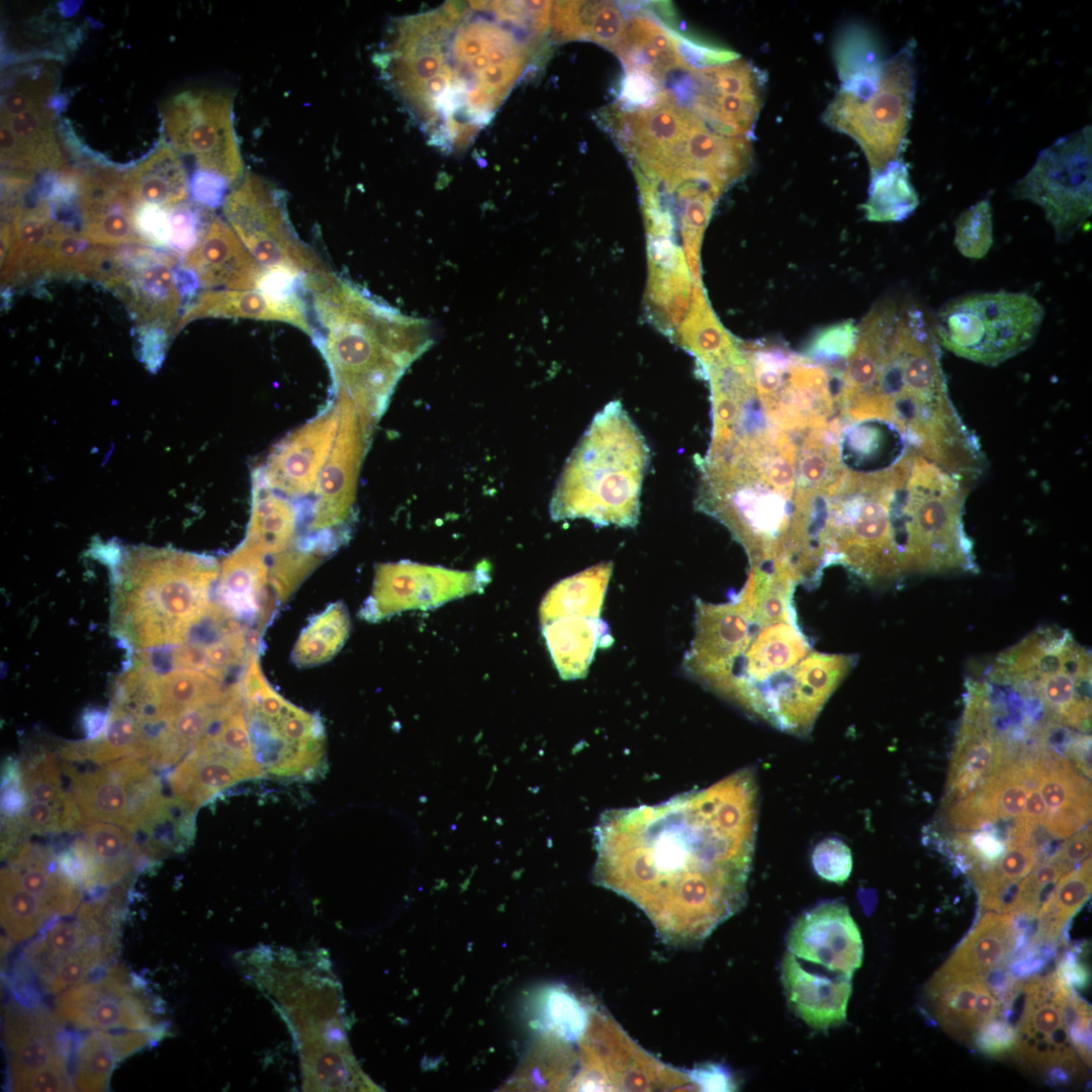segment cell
<instances>
[{"label":"cell","instance_id":"1","mask_svg":"<svg viewBox=\"0 0 1092 1092\" xmlns=\"http://www.w3.org/2000/svg\"><path fill=\"white\" fill-rule=\"evenodd\" d=\"M757 817L751 767L663 803L606 811L594 882L633 902L664 942L698 944L745 904Z\"/></svg>","mask_w":1092,"mask_h":1092},{"label":"cell","instance_id":"2","mask_svg":"<svg viewBox=\"0 0 1092 1092\" xmlns=\"http://www.w3.org/2000/svg\"><path fill=\"white\" fill-rule=\"evenodd\" d=\"M552 2H446L392 20L375 63L427 141L465 149L539 60Z\"/></svg>","mask_w":1092,"mask_h":1092},{"label":"cell","instance_id":"3","mask_svg":"<svg viewBox=\"0 0 1092 1092\" xmlns=\"http://www.w3.org/2000/svg\"><path fill=\"white\" fill-rule=\"evenodd\" d=\"M795 585L751 568L731 601L696 600L695 636L682 668L753 718L804 736L854 658L813 649L797 622Z\"/></svg>","mask_w":1092,"mask_h":1092},{"label":"cell","instance_id":"4","mask_svg":"<svg viewBox=\"0 0 1092 1092\" xmlns=\"http://www.w3.org/2000/svg\"><path fill=\"white\" fill-rule=\"evenodd\" d=\"M859 363L844 401L848 422H880L910 449L966 481L984 456L949 396L939 344L916 303L886 298L858 326Z\"/></svg>","mask_w":1092,"mask_h":1092},{"label":"cell","instance_id":"5","mask_svg":"<svg viewBox=\"0 0 1092 1092\" xmlns=\"http://www.w3.org/2000/svg\"><path fill=\"white\" fill-rule=\"evenodd\" d=\"M303 290L323 328L313 340L329 363L336 393L346 394L375 423L421 351L407 338L406 322L332 272L306 277Z\"/></svg>","mask_w":1092,"mask_h":1092},{"label":"cell","instance_id":"6","mask_svg":"<svg viewBox=\"0 0 1092 1092\" xmlns=\"http://www.w3.org/2000/svg\"><path fill=\"white\" fill-rule=\"evenodd\" d=\"M650 449L618 400L606 404L568 457L550 503L555 521L635 527Z\"/></svg>","mask_w":1092,"mask_h":1092},{"label":"cell","instance_id":"7","mask_svg":"<svg viewBox=\"0 0 1092 1092\" xmlns=\"http://www.w3.org/2000/svg\"><path fill=\"white\" fill-rule=\"evenodd\" d=\"M217 575L209 557L144 546L127 550L117 568L113 630L136 648L182 643L204 616Z\"/></svg>","mask_w":1092,"mask_h":1092},{"label":"cell","instance_id":"8","mask_svg":"<svg viewBox=\"0 0 1092 1092\" xmlns=\"http://www.w3.org/2000/svg\"><path fill=\"white\" fill-rule=\"evenodd\" d=\"M868 472L845 469L824 495L819 547L824 566L839 563L869 583L889 582L904 572L903 461Z\"/></svg>","mask_w":1092,"mask_h":1092},{"label":"cell","instance_id":"9","mask_svg":"<svg viewBox=\"0 0 1092 1092\" xmlns=\"http://www.w3.org/2000/svg\"><path fill=\"white\" fill-rule=\"evenodd\" d=\"M988 678L1035 697L1045 716L1088 733L1091 655L1057 626L1033 630L993 662Z\"/></svg>","mask_w":1092,"mask_h":1092},{"label":"cell","instance_id":"10","mask_svg":"<svg viewBox=\"0 0 1092 1092\" xmlns=\"http://www.w3.org/2000/svg\"><path fill=\"white\" fill-rule=\"evenodd\" d=\"M1044 317L1043 306L1025 292H979L950 299L933 322L944 349L969 361L998 365L1034 342Z\"/></svg>","mask_w":1092,"mask_h":1092},{"label":"cell","instance_id":"11","mask_svg":"<svg viewBox=\"0 0 1092 1092\" xmlns=\"http://www.w3.org/2000/svg\"><path fill=\"white\" fill-rule=\"evenodd\" d=\"M244 714L256 759L264 772L310 778L324 763L326 735L316 714L280 696L262 672L253 651L241 680Z\"/></svg>","mask_w":1092,"mask_h":1092},{"label":"cell","instance_id":"12","mask_svg":"<svg viewBox=\"0 0 1092 1092\" xmlns=\"http://www.w3.org/2000/svg\"><path fill=\"white\" fill-rule=\"evenodd\" d=\"M915 41L884 60L876 90L866 98L839 91L822 118L863 151L871 175L899 159L909 129L916 87Z\"/></svg>","mask_w":1092,"mask_h":1092},{"label":"cell","instance_id":"13","mask_svg":"<svg viewBox=\"0 0 1092 1092\" xmlns=\"http://www.w3.org/2000/svg\"><path fill=\"white\" fill-rule=\"evenodd\" d=\"M121 891L83 903L72 920L52 923L26 947L39 986L59 995L107 967L118 952Z\"/></svg>","mask_w":1092,"mask_h":1092},{"label":"cell","instance_id":"14","mask_svg":"<svg viewBox=\"0 0 1092 1092\" xmlns=\"http://www.w3.org/2000/svg\"><path fill=\"white\" fill-rule=\"evenodd\" d=\"M1011 193L1043 210L1058 242L1070 240L1092 212V127L1086 125L1042 150Z\"/></svg>","mask_w":1092,"mask_h":1092},{"label":"cell","instance_id":"15","mask_svg":"<svg viewBox=\"0 0 1092 1092\" xmlns=\"http://www.w3.org/2000/svg\"><path fill=\"white\" fill-rule=\"evenodd\" d=\"M224 215L250 254L264 269H281L305 278L331 272L295 235L284 197L259 175L244 176L223 202Z\"/></svg>","mask_w":1092,"mask_h":1092},{"label":"cell","instance_id":"16","mask_svg":"<svg viewBox=\"0 0 1092 1092\" xmlns=\"http://www.w3.org/2000/svg\"><path fill=\"white\" fill-rule=\"evenodd\" d=\"M233 103L231 92L189 90L174 95L162 110L169 145L193 157L198 170L215 174L229 184L244 172Z\"/></svg>","mask_w":1092,"mask_h":1092},{"label":"cell","instance_id":"17","mask_svg":"<svg viewBox=\"0 0 1092 1092\" xmlns=\"http://www.w3.org/2000/svg\"><path fill=\"white\" fill-rule=\"evenodd\" d=\"M158 1007L142 981L125 967L114 964L103 969L100 976L60 993L55 1016L60 1023L78 1029L165 1033Z\"/></svg>","mask_w":1092,"mask_h":1092},{"label":"cell","instance_id":"18","mask_svg":"<svg viewBox=\"0 0 1092 1092\" xmlns=\"http://www.w3.org/2000/svg\"><path fill=\"white\" fill-rule=\"evenodd\" d=\"M335 401L340 410L339 430L315 484L308 529L316 535L339 538L335 529L352 516L358 474L373 423L346 394L337 392Z\"/></svg>","mask_w":1092,"mask_h":1092},{"label":"cell","instance_id":"19","mask_svg":"<svg viewBox=\"0 0 1092 1092\" xmlns=\"http://www.w3.org/2000/svg\"><path fill=\"white\" fill-rule=\"evenodd\" d=\"M602 119L635 173L646 175L703 120L667 90L639 105L614 104Z\"/></svg>","mask_w":1092,"mask_h":1092},{"label":"cell","instance_id":"20","mask_svg":"<svg viewBox=\"0 0 1092 1092\" xmlns=\"http://www.w3.org/2000/svg\"><path fill=\"white\" fill-rule=\"evenodd\" d=\"M752 162L747 138L720 134L702 121L664 157L649 179L668 189L701 181L722 193L746 174Z\"/></svg>","mask_w":1092,"mask_h":1092},{"label":"cell","instance_id":"21","mask_svg":"<svg viewBox=\"0 0 1092 1092\" xmlns=\"http://www.w3.org/2000/svg\"><path fill=\"white\" fill-rule=\"evenodd\" d=\"M339 424L340 410L335 401L276 445L254 477L290 497L307 494L330 456Z\"/></svg>","mask_w":1092,"mask_h":1092},{"label":"cell","instance_id":"22","mask_svg":"<svg viewBox=\"0 0 1092 1092\" xmlns=\"http://www.w3.org/2000/svg\"><path fill=\"white\" fill-rule=\"evenodd\" d=\"M787 947L798 960L851 979L862 964L860 931L839 901H824L800 915L789 929Z\"/></svg>","mask_w":1092,"mask_h":1092},{"label":"cell","instance_id":"23","mask_svg":"<svg viewBox=\"0 0 1092 1092\" xmlns=\"http://www.w3.org/2000/svg\"><path fill=\"white\" fill-rule=\"evenodd\" d=\"M63 768L85 822L112 823L132 832L143 784L153 772L149 763L127 756L85 772H78L68 761Z\"/></svg>","mask_w":1092,"mask_h":1092},{"label":"cell","instance_id":"24","mask_svg":"<svg viewBox=\"0 0 1092 1092\" xmlns=\"http://www.w3.org/2000/svg\"><path fill=\"white\" fill-rule=\"evenodd\" d=\"M60 1021L41 1006L17 1002L5 1007L4 1046L8 1060L9 1088L54 1067L68 1066L67 1040Z\"/></svg>","mask_w":1092,"mask_h":1092},{"label":"cell","instance_id":"25","mask_svg":"<svg viewBox=\"0 0 1092 1092\" xmlns=\"http://www.w3.org/2000/svg\"><path fill=\"white\" fill-rule=\"evenodd\" d=\"M263 774L258 763L238 755L208 730L175 765L169 776V785L174 798L195 811L229 787Z\"/></svg>","mask_w":1092,"mask_h":1092},{"label":"cell","instance_id":"26","mask_svg":"<svg viewBox=\"0 0 1092 1092\" xmlns=\"http://www.w3.org/2000/svg\"><path fill=\"white\" fill-rule=\"evenodd\" d=\"M182 265L193 271L200 286L208 290L256 289L264 270L231 225L217 216L208 221Z\"/></svg>","mask_w":1092,"mask_h":1092},{"label":"cell","instance_id":"27","mask_svg":"<svg viewBox=\"0 0 1092 1092\" xmlns=\"http://www.w3.org/2000/svg\"><path fill=\"white\" fill-rule=\"evenodd\" d=\"M1017 936L1013 915L986 913L931 978L926 990L959 980L985 979L991 972L1007 968Z\"/></svg>","mask_w":1092,"mask_h":1092},{"label":"cell","instance_id":"28","mask_svg":"<svg viewBox=\"0 0 1092 1092\" xmlns=\"http://www.w3.org/2000/svg\"><path fill=\"white\" fill-rule=\"evenodd\" d=\"M781 981L789 1006L811 1028L826 1030L845 1022L851 978L809 971L788 951Z\"/></svg>","mask_w":1092,"mask_h":1092},{"label":"cell","instance_id":"29","mask_svg":"<svg viewBox=\"0 0 1092 1092\" xmlns=\"http://www.w3.org/2000/svg\"><path fill=\"white\" fill-rule=\"evenodd\" d=\"M202 317H242L277 321L297 327L311 338L316 331L309 323L301 296L278 298L258 289L207 290L186 307L176 327L178 333L189 322Z\"/></svg>","mask_w":1092,"mask_h":1092},{"label":"cell","instance_id":"30","mask_svg":"<svg viewBox=\"0 0 1092 1092\" xmlns=\"http://www.w3.org/2000/svg\"><path fill=\"white\" fill-rule=\"evenodd\" d=\"M175 263V254L168 253L162 259L127 269L113 288L142 325L158 324L173 330V334L184 300L171 270Z\"/></svg>","mask_w":1092,"mask_h":1092},{"label":"cell","instance_id":"31","mask_svg":"<svg viewBox=\"0 0 1092 1092\" xmlns=\"http://www.w3.org/2000/svg\"><path fill=\"white\" fill-rule=\"evenodd\" d=\"M626 72L644 76L657 84L673 70H689L679 35L646 15H634L628 20L625 38L615 51Z\"/></svg>","mask_w":1092,"mask_h":1092},{"label":"cell","instance_id":"32","mask_svg":"<svg viewBox=\"0 0 1092 1092\" xmlns=\"http://www.w3.org/2000/svg\"><path fill=\"white\" fill-rule=\"evenodd\" d=\"M268 582L269 569L264 556L242 544L223 561L216 604L238 621H264L272 608Z\"/></svg>","mask_w":1092,"mask_h":1092},{"label":"cell","instance_id":"33","mask_svg":"<svg viewBox=\"0 0 1092 1092\" xmlns=\"http://www.w3.org/2000/svg\"><path fill=\"white\" fill-rule=\"evenodd\" d=\"M164 1032L140 1030H91L78 1043L72 1075L75 1088L100 1092L108 1088L118 1062L164 1036Z\"/></svg>","mask_w":1092,"mask_h":1092},{"label":"cell","instance_id":"34","mask_svg":"<svg viewBox=\"0 0 1092 1092\" xmlns=\"http://www.w3.org/2000/svg\"><path fill=\"white\" fill-rule=\"evenodd\" d=\"M7 868L17 882L35 895L56 916L73 914L80 905L82 887L68 878L53 851L29 842L11 851Z\"/></svg>","mask_w":1092,"mask_h":1092},{"label":"cell","instance_id":"35","mask_svg":"<svg viewBox=\"0 0 1092 1092\" xmlns=\"http://www.w3.org/2000/svg\"><path fill=\"white\" fill-rule=\"evenodd\" d=\"M550 30L556 41L587 40L615 53L628 20L612 1H559L552 5Z\"/></svg>","mask_w":1092,"mask_h":1092},{"label":"cell","instance_id":"36","mask_svg":"<svg viewBox=\"0 0 1092 1092\" xmlns=\"http://www.w3.org/2000/svg\"><path fill=\"white\" fill-rule=\"evenodd\" d=\"M542 633L552 659L564 679L583 677L595 651L613 642L600 618L560 616L541 621Z\"/></svg>","mask_w":1092,"mask_h":1092},{"label":"cell","instance_id":"37","mask_svg":"<svg viewBox=\"0 0 1092 1092\" xmlns=\"http://www.w3.org/2000/svg\"><path fill=\"white\" fill-rule=\"evenodd\" d=\"M124 186L134 206L153 204L166 208L181 204L189 189L183 164L169 144L125 173Z\"/></svg>","mask_w":1092,"mask_h":1092},{"label":"cell","instance_id":"38","mask_svg":"<svg viewBox=\"0 0 1092 1092\" xmlns=\"http://www.w3.org/2000/svg\"><path fill=\"white\" fill-rule=\"evenodd\" d=\"M298 518L291 503L254 477L252 514L243 544L264 557L280 554L293 540Z\"/></svg>","mask_w":1092,"mask_h":1092},{"label":"cell","instance_id":"39","mask_svg":"<svg viewBox=\"0 0 1092 1092\" xmlns=\"http://www.w3.org/2000/svg\"><path fill=\"white\" fill-rule=\"evenodd\" d=\"M84 838L91 852L97 888L123 882L145 853L131 832L107 822H86Z\"/></svg>","mask_w":1092,"mask_h":1092},{"label":"cell","instance_id":"40","mask_svg":"<svg viewBox=\"0 0 1092 1092\" xmlns=\"http://www.w3.org/2000/svg\"><path fill=\"white\" fill-rule=\"evenodd\" d=\"M834 56L840 91L866 98L876 90L884 60L876 36L868 28H845L836 41Z\"/></svg>","mask_w":1092,"mask_h":1092},{"label":"cell","instance_id":"41","mask_svg":"<svg viewBox=\"0 0 1092 1092\" xmlns=\"http://www.w3.org/2000/svg\"><path fill=\"white\" fill-rule=\"evenodd\" d=\"M612 571V563L604 562L556 583L542 602L541 621L560 616L600 618Z\"/></svg>","mask_w":1092,"mask_h":1092},{"label":"cell","instance_id":"42","mask_svg":"<svg viewBox=\"0 0 1092 1092\" xmlns=\"http://www.w3.org/2000/svg\"><path fill=\"white\" fill-rule=\"evenodd\" d=\"M919 204L908 166L901 159L871 175L868 198L862 209L868 220L897 222L911 215Z\"/></svg>","mask_w":1092,"mask_h":1092},{"label":"cell","instance_id":"43","mask_svg":"<svg viewBox=\"0 0 1092 1092\" xmlns=\"http://www.w3.org/2000/svg\"><path fill=\"white\" fill-rule=\"evenodd\" d=\"M679 342L698 358L703 369L729 358L740 349L716 318L700 282L695 283L691 312L679 332Z\"/></svg>","mask_w":1092,"mask_h":1092},{"label":"cell","instance_id":"44","mask_svg":"<svg viewBox=\"0 0 1092 1092\" xmlns=\"http://www.w3.org/2000/svg\"><path fill=\"white\" fill-rule=\"evenodd\" d=\"M350 632V618L343 603L328 607L312 618L299 635L291 652L299 667H310L332 659L343 647Z\"/></svg>","mask_w":1092,"mask_h":1092},{"label":"cell","instance_id":"45","mask_svg":"<svg viewBox=\"0 0 1092 1092\" xmlns=\"http://www.w3.org/2000/svg\"><path fill=\"white\" fill-rule=\"evenodd\" d=\"M208 671L178 668L159 678V708L162 721L201 705L221 700L229 689Z\"/></svg>","mask_w":1092,"mask_h":1092},{"label":"cell","instance_id":"46","mask_svg":"<svg viewBox=\"0 0 1092 1092\" xmlns=\"http://www.w3.org/2000/svg\"><path fill=\"white\" fill-rule=\"evenodd\" d=\"M51 910L32 893L25 890L10 870H1V924L14 942L34 936L55 919Z\"/></svg>","mask_w":1092,"mask_h":1092},{"label":"cell","instance_id":"47","mask_svg":"<svg viewBox=\"0 0 1092 1092\" xmlns=\"http://www.w3.org/2000/svg\"><path fill=\"white\" fill-rule=\"evenodd\" d=\"M985 983L982 978L965 979L927 991L938 1022L951 1035L962 1037L977 1030L976 1000Z\"/></svg>","mask_w":1092,"mask_h":1092},{"label":"cell","instance_id":"48","mask_svg":"<svg viewBox=\"0 0 1092 1092\" xmlns=\"http://www.w3.org/2000/svg\"><path fill=\"white\" fill-rule=\"evenodd\" d=\"M593 1010L572 993L550 988L540 997L536 1021L542 1031L564 1041H575L585 1032Z\"/></svg>","mask_w":1092,"mask_h":1092},{"label":"cell","instance_id":"49","mask_svg":"<svg viewBox=\"0 0 1092 1092\" xmlns=\"http://www.w3.org/2000/svg\"><path fill=\"white\" fill-rule=\"evenodd\" d=\"M858 327L852 321L819 330L804 349V358L823 367L832 376H841L855 349Z\"/></svg>","mask_w":1092,"mask_h":1092},{"label":"cell","instance_id":"50","mask_svg":"<svg viewBox=\"0 0 1092 1092\" xmlns=\"http://www.w3.org/2000/svg\"><path fill=\"white\" fill-rule=\"evenodd\" d=\"M993 244L992 207L984 198L966 209L956 222L954 245L970 259H982Z\"/></svg>","mask_w":1092,"mask_h":1092},{"label":"cell","instance_id":"51","mask_svg":"<svg viewBox=\"0 0 1092 1092\" xmlns=\"http://www.w3.org/2000/svg\"><path fill=\"white\" fill-rule=\"evenodd\" d=\"M21 820L27 833L36 834L73 831L86 823L70 794L53 803L30 801Z\"/></svg>","mask_w":1092,"mask_h":1092},{"label":"cell","instance_id":"52","mask_svg":"<svg viewBox=\"0 0 1092 1092\" xmlns=\"http://www.w3.org/2000/svg\"><path fill=\"white\" fill-rule=\"evenodd\" d=\"M20 766L23 787L29 801L53 803L66 795L61 785L58 759L53 752H37L20 762Z\"/></svg>","mask_w":1092,"mask_h":1092},{"label":"cell","instance_id":"53","mask_svg":"<svg viewBox=\"0 0 1092 1092\" xmlns=\"http://www.w3.org/2000/svg\"><path fill=\"white\" fill-rule=\"evenodd\" d=\"M323 557L301 545L277 556L269 571V582L275 598L285 602Z\"/></svg>","mask_w":1092,"mask_h":1092},{"label":"cell","instance_id":"54","mask_svg":"<svg viewBox=\"0 0 1092 1092\" xmlns=\"http://www.w3.org/2000/svg\"><path fill=\"white\" fill-rule=\"evenodd\" d=\"M811 863L821 879L841 885L850 877L852 853L840 838L827 837L814 846Z\"/></svg>","mask_w":1092,"mask_h":1092},{"label":"cell","instance_id":"55","mask_svg":"<svg viewBox=\"0 0 1092 1092\" xmlns=\"http://www.w3.org/2000/svg\"><path fill=\"white\" fill-rule=\"evenodd\" d=\"M170 240L169 247L177 253L187 254L199 242L207 223L202 221L199 209L190 204H179L169 208Z\"/></svg>","mask_w":1092,"mask_h":1092},{"label":"cell","instance_id":"56","mask_svg":"<svg viewBox=\"0 0 1092 1092\" xmlns=\"http://www.w3.org/2000/svg\"><path fill=\"white\" fill-rule=\"evenodd\" d=\"M1016 1038L1015 1026L999 1016L983 1022L974 1032L976 1048L991 1057L1005 1056L1014 1051Z\"/></svg>","mask_w":1092,"mask_h":1092},{"label":"cell","instance_id":"57","mask_svg":"<svg viewBox=\"0 0 1092 1092\" xmlns=\"http://www.w3.org/2000/svg\"><path fill=\"white\" fill-rule=\"evenodd\" d=\"M133 223L138 235L146 245L169 247V208L153 204L135 206Z\"/></svg>","mask_w":1092,"mask_h":1092},{"label":"cell","instance_id":"58","mask_svg":"<svg viewBox=\"0 0 1092 1092\" xmlns=\"http://www.w3.org/2000/svg\"><path fill=\"white\" fill-rule=\"evenodd\" d=\"M29 802L23 787L20 762L10 759L4 763L1 780L2 819L20 818Z\"/></svg>","mask_w":1092,"mask_h":1092},{"label":"cell","instance_id":"59","mask_svg":"<svg viewBox=\"0 0 1092 1092\" xmlns=\"http://www.w3.org/2000/svg\"><path fill=\"white\" fill-rule=\"evenodd\" d=\"M169 329L158 324L142 325L138 332L141 361L151 372H156L162 365L167 345Z\"/></svg>","mask_w":1092,"mask_h":1092},{"label":"cell","instance_id":"60","mask_svg":"<svg viewBox=\"0 0 1092 1092\" xmlns=\"http://www.w3.org/2000/svg\"><path fill=\"white\" fill-rule=\"evenodd\" d=\"M229 185L223 178L215 174L197 170L190 179L189 189L198 203L213 208L223 204Z\"/></svg>","mask_w":1092,"mask_h":1092},{"label":"cell","instance_id":"61","mask_svg":"<svg viewBox=\"0 0 1092 1092\" xmlns=\"http://www.w3.org/2000/svg\"><path fill=\"white\" fill-rule=\"evenodd\" d=\"M699 1091H733L736 1084L730 1072L719 1064H704L688 1072Z\"/></svg>","mask_w":1092,"mask_h":1092},{"label":"cell","instance_id":"62","mask_svg":"<svg viewBox=\"0 0 1092 1092\" xmlns=\"http://www.w3.org/2000/svg\"><path fill=\"white\" fill-rule=\"evenodd\" d=\"M1090 851L1091 828L1085 827L1075 835L1069 836L1050 857L1069 872L1087 858Z\"/></svg>","mask_w":1092,"mask_h":1092},{"label":"cell","instance_id":"63","mask_svg":"<svg viewBox=\"0 0 1092 1092\" xmlns=\"http://www.w3.org/2000/svg\"><path fill=\"white\" fill-rule=\"evenodd\" d=\"M1080 949L1067 950L1055 971L1060 981L1073 991L1083 990L1089 983L1088 968L1079 959Z\"/></svg>","mask_w":1092,"mask_h":1092},{"label":"cell","instance_id":"64","mask_svg":"<svg viewBox=\"0 0 1092 1092\" xmlns=\"http://www.w3.org/2000/svg\"><path fill=\"white\" fill-rule=\"evenodd\" d=\"M108 716L100 711H90L84 716L85 730L88 739L98 738L104 731Z\"/></svg>","mask_w":1092,"mask_h":1092}]
</instances>
